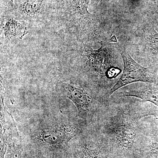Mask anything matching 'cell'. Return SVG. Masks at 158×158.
Segmentation results:
<instances>
[{
  "label": "cell",
  "mask_w": 158,
  "mask_h": 158,
  "mask_svg": "<svg viewBox=\"0 0 158 158\" xmlns=\"http://www.w3.org/2000/svg\"><path fill=\"white\" fill-rule=\"evenodd\" d=\"M157 111L141 103H130L110 112L105 125L106 135L124 150L132 147L138 135L141 119L157 115Z\"/></svg>",
  "instance_id": "6da1fadb"
},
{
  "label": "cell",
  "mask_w": 158,
  "mask_h": 158,
  "mask_svg": "<svg viewBox=\"0 0 158 158\" xmlns=\"http://www.w3.org/2000/svg\"><path fill=\"white\" fill-rule=\"evenodd\" d=\"M90 0H55L56 19L76 41L90 44L100 42L99 23L88 11Z\"/></svg>",
  "instance_id": "7a4b0ae2"
},
{
  "label": "cell",
  "mask_w": 158,
  "mask_h": 158,
  "mask_svg": "<svg viewBox=\"0 0 158 158\" xmlns=\"http://www.w3.org/2000/svg\"><path fill=\"white\" fill-rule=\"evenodd\" d=\"M12 14L29 24L46 23L56 19L55 0H15Z\"/></svg>",
  "instance_id": "277c9868"
},
{
  "label": "cell",
  "mask_w": 158,
  "mask_h": 158,
  "mask_svg": "<svg viewBox=\"0 0 158 158\" xmlns=\"http://www.w3.org/2000/svg\"><path fill=\"white\" fill-rule=\"evenodd\" d=\"M62 86L66 96L76 106L78 117L87 120L94 108L93 98L85 89L66 83H62Z\"/></svg>",
  "instance_id": "52a82bcc"
},
{
  "label": "cell",
  "mask_w": 158,
  "mask_h": 158,
  "mask_svg": "<svg viewBox=\"0 0 158 158\" xmlns=\"http://www.w3.org/2000/svg\"><path fill=\"white\" fill-rule=\"evenodd\" d=\"M15 0H1V14H12Z\"/></svg>",
  "instance_id": "7c38bea8"
},
{
  "label": "cell",
  "mask_w": 158,
  "mask_h": 158,
  "mask_svg": "<svg viewBox=\"0 0 158 158\" xmlns=\"http://www.w3.org/2000/svg\"><path fill=\"white\" fill-rule=\"evenodd\" d=\"M150 153L158 158V131H152L148 134Z\"/></svg>",
  "instance_id": "8fae6325"
},
{
  "label": "cell",
  "mask_w": 158,
  "mask_h": 158,
  "mask_svg": "<svg viewBox=\"0 0 158 158\" xmlns=\"http://www.w3.org/2000/svg\"><path fill=\"white\" fill-rule=\"evenodd\" d=\"M136 44L143 56L158 58V33L154 28L148 24L143 25L136 31Z\"/></svg>",
  "instance_id": "ba28073f"
},
{
  "label": "cell",
  "mask_w": 158,
  "mask_h": 158,
  "mask_svg": "<svg viewBox=\"0 0 158 158\" xmlns=\"http://www.w3.org/2000/svg\"><path fill=\"white\" fill-rule=\"evenodd\" d=\"M27 24L12 14H1V35L8 40H22L28 33Z\"/></svg>",
  "instance_id": "9c48e42d"
},
{
  "label": "cell",
  "mask_w": 158,
  "mask_h": 158,
  "mask_svg": "<svg viewBox=\"0 0 158 158\" xmlns=\"http://www.w3.org/2000/svg\"><path fill=\"white\" fill-rule=\"evenodd\" d=\"M152 3L154 7L158 13V0H153Z\"/></svg>",
  "instance_id": "4fadbf2b"
},
{
  "label": "cell",
  "mask_w": 158,
  "mask_h": 158,
  "mask_svg": "<svg viewBox=\"0 0 158 158\" xmlns=\"http://www.w3.org/2000/svg\"><path fill=\"white\" fill-rule=\"evenodd\" d=\"M116 94L119 98L131 97L139 98L144 102H149L158 106V86L142 85L122 90Z\"/></svg>",
  "instance_id": "30bf717a"
},
{
  "label": "cell",
  "mask_w": 158,
  "mask_h": 158,
  "mask_svg": "<svg viewBox=\"0 0 158 158\" xmlns=\"http://www.w3.org/2000/svg\"><path fill=\"white\" fill-rule=\"evenodd\" d=\"M81 131L75 126L57 125L45 129L40 135V139L44 144L52 147L65 145Z\"/></svg>",
  "instance_id": "8992f818"
},
{
  "label": "cell",
  "mask_w": 158,
  "mask_h": 158,
  "mask_svg": "<svg viewBox=\"0 0 158 158\" xmlns=\"http://www.w3.org/2000/svg\"><path fill=\"white\" fill-rule=\"evenodd\" d=\"M120 54L123 61V73L116 84L108 92L106 98L109 99L116 90L132 83L142 82L156 84L158 83L155 73L149 68L138 64L125 48H121Z\"/></svg>",
  "instance_id": "5b68a950"
},
{
  "label": "cell",
  "mask_w": 158,
  "mask_h": 158,
  "mask_svg": "<svg viewBox=\"0 0 158 158\" xmlns=\"http://www.w3.org/2000/svg\"><path fill=\"white\" fill-rule=\"evenodd\" d=\"M77 42V58L85 68L97 77L108 94L114 86L113 84H116V78L121 72V68L117 64L116 48L110 42L102 40L100 42L101 46L97 50L94 49L89 44Z\"/></svg>",
  "instance_id": "3957f363"
}]
</instances>
